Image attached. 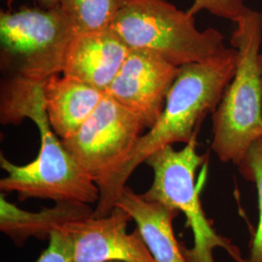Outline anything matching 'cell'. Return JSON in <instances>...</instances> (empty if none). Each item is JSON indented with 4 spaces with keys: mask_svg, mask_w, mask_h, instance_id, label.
<instances>
[{
    "mask_svg": "<svg viewBox=\"0 0 262 262\" xmlns=\"http://www.w3.org/2000/svg\"><path fill=\"white\" fill-rule=\"evenodd\" d=\"M25 119L34 122L40 134L37 158L17 165L1 154L0 166L7 173L0 180L1 192H15L19 201L35 198L55 203H97L99 187L58 140L49 122L42 83L8 77L1 86L0 122L19 124Z\"/></svg>",
    "mask_w": 262,
    "mask_h": 262,
    "instance_id": "1",
    "label": "cell"
},
{
    "mask_svg": "<svg viewBox=\"0 0 262 262\" xmlns=\"http://www.w3.org/2000/svg\"><path fill=\"white\" fill-rule=\"evenodd\" d=\"M236 67L234 48H226L205 61L180 66L158 121L141 136L130 158L100 192L94 216L112 212L133 171L152 152L174 143L187 144L198 135L205 117L221 102Z\"/></svg>",
    "mask_w": 262,
    "mask_h": 262,
    "instance_id": "2",
    "label": "cell"
},
{
    "mask_svg": "<svg viewBox=\"0 0 262 262\" xmlns=\"http://www.w3.org/2000/svg\"><path fill=\"white\" fill-rule=\"evenodd\" d=\"M235 24L230 42L237 51V67L213 113L211 147L221 161L238 166L262 137V14L249 9Z\"/></svg>",
    "mask_w": 262,
    "mask_h": 262,
    "instance_id": "3",
    "label": "cell"
},
{
    "mask_svg": "<svg viewBox=\"0 0 262 262\" xmlns=\"http://www.w3.org/2000/svg\"><path fill=\"white\" fill-rule=\"evenodd\" d=\"M111 28L129 49L154 51L178 67L205 61L227 48L219 30H199L194 16L167 0H122Z\"/></svg>",
    "mask_w": 262,
    "mask_h": 262,
    "instance_id": "4",
    "label": "cell"
},
{
    "mask_svg": "<svg viewBox=\"0 0 262 262\" xmlns=\"http://www.w3.org/2000/svg\"><path fill=\"white\" fill-rule=\"evenodd\" d=\"M197 145L196 135L181 150L167 145L152 152L145 161L152 169V183L141 195L186 215L187 227H190L193 234V247H185L188 261L215 262L214 251L224 249L235 262H247L229 239L215 231L203 211L200 191L204 183L199 181L196 184L195 176L197 169L206 163L208 155H200Z\"/></svg>",
    "mask_w": 262,
    "mask_h": 262,
    "instance_id": "5",
    "label": "cell"
},
{
    "mask_svg": "<svg viewBox=\"0 0 262 262\" xmlns=\"http://www.w3.org/2000/svg\"><path fill=\"white\" fill-rule=\"evenodd\" d=\"M77 31L60 6L1 11V67L9 77L43 83L61 73Z\"/></svg>",
    "mask_w": 262,
    "mask_h": 262,
    "instance_id": "6",
    "label": "cell"
},
{
    "mask_svg": "<svg viewBox=\"0 0 262 262\" xmlns=\"http://www.w3.org/2000/svg\"><path fill=\"white\" fill-rule=\"evenodd\" d=\"M145 128L137 115L105 94L75 134L60 140L101 192L130 158Z\"/></svg>",
    "mask_w": 262,
    "mask_h": 262,
    "instance_id": "7",
    "label": "cell"
},
{
    "mask_svg": "<svg viewBox=\"0 0 262 262\" xmlns=\"http://www.w3.org/2000/svg\"><path fill=\"white\" fill-rule=\"evenodd\" d=\"M178 66L147 49H130L105 94L137 115L150 128L162 112Z\"/></svg>",
    "mask_w": 262,
    "mask_h": 262,
    "instance_id": "8",
    "label": "cell"
},
{
    "mask_svg": "<svg viewBox=\"0 0 262 262\" xmlns=\"http://www.w3.org/2000/svg\"><path fill=\"white\" fill-rule=\"evenodd\" d=\"M130 221L127 211L116 206L109 215H93L63 225L74 239V262H157L137 227L127 233Z\"/></svg>",
    "mask_w": 262,
    "mask_h": 262,
    "instance_id": "9",
    "label": "cell"
},
{
    "mask_svg": "<svg viewBox=\"0 0 262 262\" xmlns=\"http://www.w3.org/2000/svg\"><path fill=\"white\" fill-rule=\"evenodd\" d=\"M129 50L111 28L77 33L67 48L61 73L106 93Z\"/></svg>",
    "mask_w": 262,
    "mask_h": 262,
    "instance_id": "10",
    "label": "cell"
},
{
    "mask_svg": "<svg viewBox=\"0 0 262 262\" xmlns=\"http://www.w3.org/2000/svg\"><path fill=\"white\" fill-rule=\"evenodd\" d=\"M42 94L49 122L63 140L75 134L105 93L74 77L57 73L42 83Z\"/></svg>",
    "mask_w": 262,
    "mask_h": 262,
    "instance_id": "11",
    "label": "cell"
},
{
    "mask_svg": "<svg viewBox=\"0 0 262 262\" xmlns=\"http://www.w3.org/2000/svg\"><path fill=\"white\" fill-rule=\"evenodd\" d=\"M116 206L129 213L157 262H189L173 229L179 211L148 201L128 186L123 187Z\"/></svg>",
    "mask_w": 262,
    "mask_h": 262,
    "instance_id": "12",
    "label": "cell"
},
{
    "mask_svg": "<svg viewBox=\"0 0 262 262\" xmlns=\"http://www.w3.org/2000/svg\"><path fill=\"white\" fill-rule=\"evenodd\" d=\"M93 215L94 209L91 205L78 202H58L52 208L28 212L10 203L3 192L0 194V231L17 247H23L32 237L49 240L54 230Z\"/></svg>",
    "mask_w": 262,
    "mask_h": 262,
    "instance_id": "13",
    "label": "cell"
},
{
    "mask_svg": "<svg viewBox=\"0 0 262 262\" xmlns=\"http://www.w3.org/2000/svg\"><path fill=\"white\" fill-rule=\"evenodd\" d=\"M122 0H61L60 8L71 20L77 33L111 28Z\"/></svg>",
    "mask_w": 262,
    "mask_h": 262,
    "instance_id": "14",
    "label": "cell"
},
{
    "mask_svg": "<svg viewBox=\"0 0 262 262\" xmlns=\"http://www.w3.org/2000/svg\"><path fill=\"white\" fill-rule=\"evenodd\" d=\"M238 168L244 178L254 183L258 197V225L247 262H262V137L251 146Z\"/></svg>",
    "mask_w": 262,
    "mask_h": 262,
    "instance_id": "15",
    "label": "cell"
},
{
    "mask_svg": "<svg viewBox=\"0 0 262 262\" xmlns=\"http://www.w3.org/2000/svg\"><path fill=\"white\" fill-rule=\"evenodd\" d=\"M248 10L244 0H193L187 12L194 16L201 11H207L219 18L236 23Z\"/></svg>",
    "mask_w": 262,
    "mask_h": 262,
    "instance_id": "16",
    "label": "cell"
},
{
    "mask_svg": "<svg viewBox=\"0 0 262 262\" xmlns=\"http://www.w3.org/2000/svg\"><path fill=\"white\" fill-rule=\"evenodd\" d=\"M75 244L72 235L62 227L52 232L47 249L36 262H74Z\"/></svg>",
    "mask_w": 262,
    "mask_h": 262,
    "instance_id": "17",
    "label": "cell"
},
{
    "mask_svg": "<svg viewBox=\"0 0 262 262\" xmlns=\"http://www.w3.org/2000/svg\"><path fill=\"white\" fill-rule=\"evenodd\" d=\"M6 2V4L10 6L15 0H4ZM42 5L43 7H46V8H53V7H57L60 5V1L61 0H38Z\"/></svg>",
    "mask_w": 262,
    "mask_h": 262,
    "instance_id": "18",
    "label": "cell"
},
{
    "mask_svg": "<svg viewBox=\"0 0 262 262\" xmlns=\"http://www.w3.org/2000/svg\"><path fill=\"white\" fill-rule=\"evenodd\" d=\"M258 61H259V68H260V72H261L262 77V52H260V55H259V58H258Z\"/></svg>",
    "mask_w": 262,
    "mask_h": 262,
    "instance_id": "19",
    "label": "cell"
},
{
    "mask_svg": "<svg viewBox=\"0 0 262 262\" xmlns=\"http://www.w3.org/2000/svg\"><path fill=\"white\" fill-rule=\"evenodd\" d=\"M106 262H125V261H122V260H110V261H106Z\"/></svg>",
    "mask_w": 262,
    "mask_h": 262,
    "instance_id": "20",
    "label": "cell"
}]
</instances>
